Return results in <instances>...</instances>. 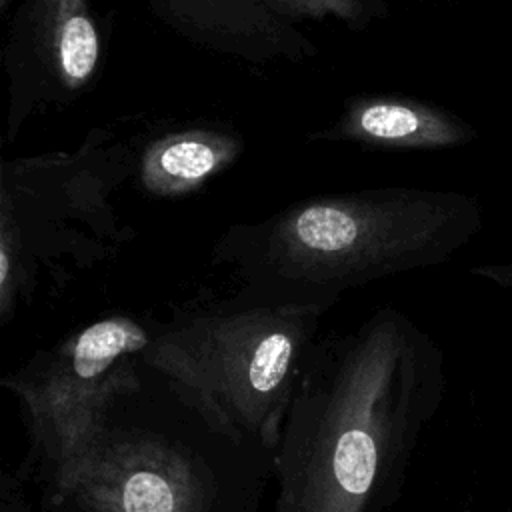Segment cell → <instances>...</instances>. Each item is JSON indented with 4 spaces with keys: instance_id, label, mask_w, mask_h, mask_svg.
<instances>
[{
    "instance_id": "6da1fadb",
    "label": "cell",
    "mask_w": 512,
    "mask_h": 512,
    "mask_svg": "<svg viewBox=\"0 0 512 512\" xmlns=\"http://www.w3.org/2000/svg\"><path fill=\"white\" fill-rule=\"evenodd\" d=\"M418 340L394 308L318 338L272 452L274 512H382L416 412Z\"/></svg>"
},
{
    "instance_id": "7a4b0ae2",
    "label": "cell",
    "mask_w": 512,
    "mask_h": 512,
    "mask_svg": "<svg viewBox=\"0 0 512 512\" xmlns=\"http://www.w3.org/2000/svg\"><path fill=\"white\" fill-rule=\"evenodd\" d=\"M482 222L460 192L380 186L298 200L218 238L214 262L248 296L332 308L352 288L440 264Z\"/></svg>"
},
{
    "instance_id": "3957f363",
    "label": "cell",
    "mask_w": 512,
    "mask_h": 512,
    "mask_svg": "<svg viewBox=\"0 0 512 512\" xmlns=\"http://www.w3.org/2000/svg\"><path fill=\"white\" fill-rule=\"evenodd\" d=\"M268 474L140 362L40 488L50 512H254Z\"/></svg>"
},
{
    "instance_id": "277c9868",
    "label": "cell",
    "mask_w": 512,
    "mask_h": 512,
    "mask_svg": "<svg viewBox=\"0 0 512 512\" xmlns=\"http://www.w3.org/2000/svg\"><path fill=\"white\" fill-rule=\"evenodd\" d=\"M326 312L240 292L154 326L138 360L218 432L272 458Z\"/></svg>"
},
{
    "instance_id": "5b68a950",
    "label": "cell",
    "mask_w": 512,
    "mask_h": 512,
    "mask_svg": "<svg viewBox=\"0 0 512 512\" xmlns=\"http://www.w3.org/2000/svg\"><path fill=\"white\" fill-rule=\"evenodd\" d=\"M132 170V152L96 130L72 152L2 162L0 176V324L14 318L46 274L112 258L132 238L112 194Z\"/></svg>"
},
{
    "instance_id": "8992f818",
    "label": "cell",
    "mask_w": 512,
    "mask_h": 512,
    "mask_svg": "<svg viewBox=\"0 0 512 512\" xmlns=\"http://www.w3.org/2000/svg\"><path fill=\"white\" fill-rule=\"evenodd\" d=\"M150 334L152 328L132 316H104L0 380L24 422V468L40 484L68 458L110 396L138 372V354Z\"/></svg>"
},
{
    "instance_id": "52a82bcc",
    "label": "cell",
    "mask_w": 512,
    "mask_h": 512,
    "mask_svg": "<svg viewBox=\"0 0 512 512\" xmlns=\"http://www.w3.org/2000/svg\"><path fill=\"white\" fill-rule=\"evenodd\" d=\"M100 60L102 36L90 0H22L2 50L6 140H14L36 110L80 96Z\"/></svg>"
},
{
    "instance_id": "ba28073f",
    "label": "cell",
    "mask_w": 512,
    "mask_h": 512,
    "mask_svg": "<svg viewBox=\"0 0 512 512\" xmlns=\"http://www.w3.org/2000/svg\"><path fill=\"white\" fill-rule=\"evenodd\" d=\"M178 36L250 64H300L318 54L304 22L364 28L374 14L362 0H150Z\"/></svg>"
},
{
    "instance_id": "9c48e42d",
    "label": "cell",
    "mask_w": 512,
    "mask_h": 512,
    "mask_svg": "<svg viewBox=\"0 0 512 512\" xmlns=\"http://www.w3.org/2000/svg\"><path fill=\"white\" fill-rule=\"evenodd\" d=\"M476 132L448 110L402 96H354L312 140L354 142L386 150H438L474 140Z\"/></svg>"
},
{
    "instance_id": "30bf717a",
    "label": "cell",
    "mask_w": 512,
    "mask_h": 512,
    "mask_svg": "<svg viewBox=\"0 0 512 512\" xmlns=\"http://www.w3.org/2000/svg\"><path fill=\"white\" fill-rule=\"evenodd\" d=\"M242 152L244 140L232 130L206 126L174 130L144 146L136 162L138 184L156 198L188 196L228 170Z\"/></svg>"
},
{
    "instance_id": "8fae6325",
    "label": "cell",
    "mask_w": 512,
    "mask_h": 512,
    "mask_svg": "<svg viewBox=\"0 0 512 512\" xmlns=\"http://www.w3.org/2000/svg\"><path fill=\"white\" fill-rule=\"evenodd\" d=\"M0 512H34L18 480L4 476L0 486Z\"/></svg>"
},
{
    "instance_id": "7c38bea8",
    "label": "cell",
    "mask_w": 512,
    "mask_h": 512,
    "mask_svg": "<svg viewBox=\"0 0 512 512\" xmlns=\"http://www.w3.org/2000/svg\"><path fill=\"white\" fill-rule=\"evenodd\" d=\"M362 2L368 6V10H370L374 16H378V14H380L378 8H382L384 4H388V2H392V0H362Z\"/></svg>"
},
{
    "instance_id": "4fadbf2b",
    "label": "cell",
    "mask_w": 512,
    "mask_h": 512,
    "mask_svg": "<svg viewBox=\"0 0 512 512\" xmlns=\"http://www.w3.org/2000/svg\"><path fill=\"white\" fill-rule=\"evenodd\" d=\"M10 2H12V0H0V12H2V14H6V10L10 8Z\"/></svg>"
}]
</instances>
